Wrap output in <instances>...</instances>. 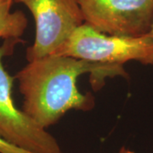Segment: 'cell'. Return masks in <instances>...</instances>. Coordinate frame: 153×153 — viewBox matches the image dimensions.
Masks as SVG:
<instances>
[{
	"instance_id": "obj_1",
	"label": "cell",
	"mask_w": 153,
	"mask_h": 153,
	"mask_svg": "<svg viewBox=\"0 0 153 153\" xmlns=\"http://www.w3.org/2000/svg\"><path fill=\"white\" fill-rule=\"evenodd\" d=\"M88 72L91 73L90 82L95 90L103 86L105 77L128 76L122 66L46 55L28 62L15 76L23 96L22 110L46 129L70 110L92 109L93 95L81 93L76 86L77 77Z\"/></svg>"
},
{
	"instance_id": "obj_2",
	"label": "cell",
	"mask_w": 153,
	"mask_h": 153,
	"mask_svg": "<svg viewBox=\"0 0 153 153\" xmlns=\"http://www.w3.org/2000/svg\"><path fill=\"white\" fill-rule=\"evenodd\" d=\"M52 55L122 66L131 60L153 65V38L149 34L142 37L106 35L84 23Z\"/></svg>"
},
{
	"instance_id": "obj_3",
	"label": "cell",
	"mask_w": 153,
	"mask_h": 153,
	"mask_svg": "<svg viewBox=\"0 0 153 153\" xmlns=\"http://www.w3.org/2000/svg\"><path fill=\"white\" fill-rule=\"evenodd\" d=\"M20 43L22 38L7 39L0 46V137L31 153H63L55 137L15 105V77L5 70L3 59L12 55Z\"/></svg>"
},
{
	"instance_id": "obj_4",
	"label": "cell",
	"mask_w": 153,
	"mask_h": 153,
	"mask_svg": "<svg viewBox=\"0 0 153 153\" xmlns=\"http://www.w3.org/2000/svg\"><path fill=\"white\" fill-rule=\"evenodd\" d=\"M32 13L36 36L34 44L27 49L28 62L52 55L84 24L77 0H16Z\"/></svg>"
},
{
	"instance_id": "obj_5",
	"label": "cell",
	"mask_w": 153,
	"mask_h": 153,
	"mask_svg": "<svg viewBox=\"0 0 153 153\" xmlns=\"http://www.w3.org/2000/svg\"><path fill=\"white\" fill-rule=\"evenodd\" d=\"M84 23L112 36L142 37L153 24V0H77Z\"/></svg>"
},
{
	"instance_id": "obj_6",
	"label": "cell",
	"mask_w": 153,
	"mask_h": 153,
	"mask_svg": "<svg viewBox=\"0 0 153 153\" xmlns=\"http://www.w3.org/2000/svg\"><path fill=\"white\" fill-rule=\"evenodd\" d=\"M14 3L0 0V38L4 40L21 38L27 27L26 15L22 10L11 11Z\"/></svg>"
},
{
	"instance_id": "obj_7",
	"label": "cell",
	"mask_w": 153,
	"mask_h": 153,
	"mask_svg": "<svg viewBox=\"0 0 153 153\" xmlns=\"http://www.w3.org/2000/svg\"><path fill=\"white\" fill-rule=\"evenodd\" d=\"M0 153H31L12 145L0 137Z\"/></svg>"
},
{
	"instance_id": "obj_8",
	"label": "cell",
	"mask_w": 153,
	"mask_h": 153,
	"mask_svg": "<svg viewBox=\"0 0 153 153\" xmlns=\"http://www.w3.org/2000/svg\"><path fill=\"white\" fill-rule=\"evenodd\" d=\"M117 153H134V152L133 151H131V150H129V149H127V148L125 147H122Z\"/></svg>"
},
{
	"instance_id": "obj_9",
	"label": "cell",
	"mask_w": 153,
	"mask_h": 153,
	"mask_svg": "<svg viewBox=\"0 0 153 153\" xmlns=\"http://www.w3.org/2000/svg\"><path fill=\"white\" fill-rule=\"evenodd\" d=\"M148 34L152 37V38H153V24L152 26V27H151V30H150V32L148 33Z\"/></svg>"
},
{
	"instance_id": "obj_10",
	"label": "cell",
	"mask_w": 153,
	"mask_h": 153,
	"mask_svg": "<svg viewBox=\"0 0 153 153\" xmlns=\"http://www.w3.org/2000/svg\"><path fill=\"white\" fill-rule=\"evenodd\" d=\"M11 1H13V2H15V1H16V0H11Z\"/></svg>"
}]
</instances>
